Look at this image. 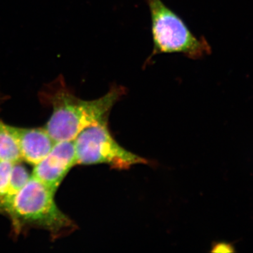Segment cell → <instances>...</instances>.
Returning <instances> with one entry per match:
<instances>
[{"label": "cell", "mask_w": 253, "mask_h": 253, "mask_svg": "<svg viewBox=\"0 0 253 253\" xmlns=\"http://www.w3.org/2000/svg\"><path fill=\"white\" fill-rule=\"evenodd\" d=\"M126 92L123 86L115 85L102 97L83 100L73 94L60 76L41 92L42 101L52 108L44 128L56 142L73 141L88 126L108 122L111 109Z\"/></svg>", "instance_id": "obj_1"}, {"label": "cell", "mask_w": 253, "mask_h": 253, "mask_svg": "<svg viewBox=\"0 0 253 253\" xmlns=\"http://www.w3.org/2000/svg\"><path fill=\"white\" fill-rule=\"evenodd\" d=\"M54 195L31 175L6 213L16 231L24 227L40 228L57 238L74 230L76 224L58 207Z\"/></svg>", "instance_id": "obj_2"}, {"label": "cell", "mask_w": 253, "mask_h": 253, "mask_svg": "<svg viewBox=\"0 0 253 253\" xmlns=\"http://www.w3.org/2000/svg\"><path fill=\"white\" fill-rule=\"evenodd\" d=\"M151 16L155 55L180 53L192 59L209 54L211 48L206 40L196 38L177 14L161 0H147Z\"/></svg>", "instance_id": "obj_3"}, {"label": "cell", "mask_w": 253, "mask_h": 253, "mask_svg": "<svg viewBox=\"0 0 253 253\" xmlns=\"http://www.w3.org/2000/svg\"><path fill=\"white\" fill-rule=\"evenodd\" d=\"M108 122L98 123L81 131L74 142L77 165L106 164L113 169H128L147 160L121 146L111 135Z\"/></svg>", "instance_id": "obj_4"}, {"label": "cell", "mask_w": 253, "mask_h": 253, "mask_svg": "<svg viewBox=\"0 0 253 253\" xmlns=\"http://www.w3.org/2000/svg\"><path fill=\"white\" fill-rule=\"evenodd\" d=\"M76 165L73 141H58L49 154L35 166L32 175L56 194L65 176Z\"/></svg>", "instance_id": "obj_5"}, {"label": "cell", "mask_w": 253, "mask_h": 253, "mask_svg": "<svg viewBox=\"0 0 253 253\" xmlns=\"http://www.w3.org/2000/svg\"><path fill=\"white\" fill-rule=\"evenodd\" d=\"M17 141L23 161L36 166L49 154L56 141L45 128H21L9 126Z\"/></svg>", "instance_id": "obj_6"}, {"label": "cell", "mask_w": 253, "mask_h": 253, "mask_svg": "<svg viewBox=\"0 0 253 253\" xmlns=\"http://www.w3.org/2000/svg\"><path fill=\"white\" fill-rule=\"evenodd\" d=\"M26 168L20 163H15L10 176L7 194L0 205V214H6L18 193L31 178Z\"/></svg>", "instance_id": "obj_7"}, {"label": "cell", "mask_w": 253, "mask_h": 253, "mask_svg": "<svg viewBox=\"0 0 253 253\" xmlns=\"http://www.w3.org/2000/svg\"><path fill=\"white\" fill-rule=\"evenodd\" d=\"M22 161L16 138L10 131L9 126L0 121V162L17 163Z\"/></svg>", "instance_id": "obj_8"}, {"label": "cell", "mask_w": 253, "mask_h": 253, "mask_svg": "<svg viewBox=\"0 0 253 253\" xmlns=\"http://www.w3.org/2000/svg\"><path fill=\"white\" fill-rule=\"evenodd\" d=\"M15 163L0 162V205L8 192L11 169Z\"/></svg>", "instance_id": "obj_9"}]
</instances>
